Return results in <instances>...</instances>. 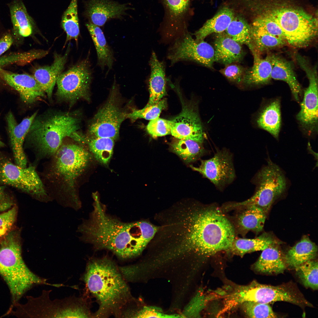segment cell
<instances>
[{
	"label": "cell",
	"instance_id": "2e32d148",
	"mask_svg": "<svg viewBox=\"0 0 318 318\" xmlns=\"http://www.w3.org/2000/svg\"><path fill=\"white\" fill-rule=\"evenodd\" d=\"M190 167L208 179L219 190L231 183L236 178L233 155L226 149L217 151L210 159L201 160L198 167Z\"/></svg>",
	"mask_w": 318,
	"mask_h": 318
},
{
	"label": "cell",
	"instance_id": "603a6c76",
	"mask_svg": "<svg viewBox=\"0 0 318 318\" xmlns=\"http://www.w3.org/2000/svg\"><path fill=\"white\" fill-rule=\"evenodd\" d=\"M272 68L271 79L283 81L289 85L295 100L299 102L301 87L295 75L293 66L289 61L277 55H270Z\"/></svg>",
	"mask_w": 318,
	"mask_h": 318
},
{
	"label": "cell",
	"instance_id": "52a82bcc",
	"mask_svg": "<svg viewBox=\"0 0 318 318\" xmlns=\"http://www.w3.org/2000/svg\"><path fill=\"white\" fill-rule=\"evenodd\" d=\"M225 301L230 309L248 301L267 304L284 301L301 307L313 306L292 283L274 286L255 281L247 285L236 288L226 296Z\"/></svg>",
	"mask_w": 318,
	"mask_h": 318
},
{
	"label": "cell",
	"instance_id": "4fadbf2b",
	"mask_svg": "<svg viewBox=\"0 0 318 318\" xmlns=\"http://www.w3.org/2000/svg\"><path fill=\"white\" fill-rule=\"evenodd\" d=\"M116 86L111 95L98 110L89 125L88 132L92 137H103L115 140L119 136L120 126L126 118V113L120 107L115 95Z\"/></svg>",
	"mask_w": 318,
	"mask_h": 318
},
{
	"label": "cell",
	"instance_id": "4dcf8cb0",
	"mask_svg": "<svg viewBox=\"0 0 318 318\" xmlns=\"http://www.w3.org/2000/svg\"><path fill=\"white\" fill-rule=\"evenodd\" d=\"M257 124L259 127L278 139L281 125L279 100H273L264 107L258 117Z\"/></svg>",
	"mask_w": 318,
	"mask_h": 318
},
{
	"label": "cell",
	"instance_id": "d6a6232c",
	"mask_svg": "<svg viewBox=\"0 0 318 318\" xmlns=\"http://www.w3.org/2000/svg\"><path fill=\"white\" fill-rule=\"evenodd\" d=\"M86 26L90 33L96 50L97 64L103 69L107 66L109 70L114 62L113 52L108 44L102 30L97 26L89 22Z\"/></svg>",
	"mask_w": 318,
	"mask_h": 318
},
{
	"label": "cell",
	"instance_id": "74e56055",
	"mask_svg": "<svg viewBox=\"0 0 318 318\" xmlns=\"http://www.w3.org/2000/svg\"><path fill=\"white\" fill-rule=\"evenodd\" d=\"M86 142L97 161L104 164L108 163L113 154L114 140L108 138L92 137Z\"/></svg>",
	"mask_w": 318,
	"mask_h": 318
},
{
	"label": "cell",
	"instance_id": "f5cc1de1",
	"mask_svg": "<svg viewBox=\"0 0 318 318\" xmlns=\"http://www.w3.org/2000/svg\"><path fill=\"white\" fill-rule=\"evenodd\" d=\"M5 146L4 143L0 139V147H2Z\"/></svg>",
	"mask_w": 318,
	"mask_h": 318
},
{
	"label": "cell",
	"instance_id": "d6986e66",
	"mask_svg": "<svg viewBox=\"0 0 318 318\" xmlns=\"http://www.w3.org/2000/svg\"><path fill=\"white\" fill-rule=\"evenodd\" d=\"M0 76L4 82L18 92L25 104H32L46 96L33 76L15 73L0 68Z\"/></svg>",
	"mask_w": 318,
	"mask_h": 318
},
{
	"label": "cell",
	"instance_id": "d590c367",
	"mask_svg": "<svg viewBox=\"0 0 318 318\" xmlns=\"http://www.w3.org/2000/svg\"><path fill=\"white\" fill-rule=\"evenodd\" d=\"M77 0H71L62 16L61 26L67 35L65 44L72 39L77 42L80 34Z\"/></svg>",
	"mask_w": 318,
	"mask_h": 318
},
{
	"label": "cell",
	"instance_id": "5b68a950",
	"mask_svg": "<svg viewBox=\"0 0 318 318\" xmlns=\"http://www.w3.org/2000/svg\"><path fill=\"white\" fill-rule=\"evenodd\" d=\"M83 279L88 289L99 301L97 316L116 307L128 295V288L118 269L106 258L90 261Z\"/></svg>",
	"mask_w": 318,
	"mask_h": 318
},
{
	"label": "cell",
	"instance_id": "83f0119b",
	"mask_svg": "<svg viewBox=\"0 0 318 318\" xmlns=\"http://www.w3.org/2000/svg\"><path fill=\"white\" fill-rule=\"evenodd\" d=\"M235 16L233 10L226 6L221 9L212 18L207 20L194 34L197 40H203L213 34L224 32Z\"/></svg>",
	"mask_w": 318,
	"mask_h": 318
},
{
	"label": "cell",
	"instance_id": "f907efd6",
	"mask_svg": "<svg viewBox=\"0 0 318 318\" xmlns=\"http://www.w3.org/2000/svg\"><path fill=\"white\" fill-rule=\"evenodd\" d=\"M307 149L309 153L314 156V158L317 162L318 156L317 153H315L312 149L309 143H308L307 146Z\"/></svg>",
	"mask_w": 318,
	"mask_h": 318
},
{
	"label": "cell",
	"instance_id": "ffe728a7",
	"mask_svg": "<svg viewBox=\"0 0 318 318\" xmlns=\"http://www.w3.org/2000/svg\"><path fill=\"white\" fill-rule=\"evenodd\" d=\"M130 8L112 0H87L85 3V15L90 22L102 26L112 19L122 18Z\"/></svg>",
	"mask_w": 318,
	"mask_h": 318
},
{
	"label": "cell",
	"instance_id": "cb8c5ba5",
	"mask_svg": "<svg viewBox=\"0 0 318 318\" xmlns=\"http://www.w3.org/2000/svg\"><path fill=\"white\" fill-rule=\"evenodd\" d=\"M272 245L262 251L260 256L253 265L256 271L267 274L283 273L286 268L285 256L278 246Z\"/></svg>",
	"mask_w": 318,
	"mask_h": 318
},
{
	"label": "cell",
	"instance_id": "ee69618b",
	"mask_svg": "<svg viewBox=\"0 0 318 318\" xmlns=\"http://www.w3.org/2000/svg\"><path fill=\"white\" fill-rule=\"evenodd\" d=\"M165 4L171 15L175 26V18L182 16L188 8L189 0H163Z\"/></svg>",
	"mask_w": 318,
	"mask_h": 318
},
{
	"label": "cell",
	"instance_id": "1f68e13d",
	"mask_svg": "<svg viewBox=\"0 0 318 318\" xmlns=\"http://www.w3.org/2000/svg\"><path fill=\"white\" fill-rule=\"evenodd\" d=\"M245 207L237 216L236 222L238 229L243 232L249 231L256 233L263 230L266 215L260 208L254 206Z\"/></svg>",
	"mask_w": 318,
	"mask_h": 318
},
{
	"label": "cell",
	"instance_id": "44dd1931",
	"mask_svg": "<svg viewBox=\"0 0 318 318\" xmlns=\"http://www.w3.org/2000/svg\"><path fill=\"white\" fill-rule=\"evenodd\" d=\"M214 47V62L225 65L240 62L244 56L241 44L224 32L216 34Z\"/></svg>",
	"mask_w": 318,
	"mask_h": 318
},
{
	"label": "cell",
	"instance_id": "7c38bea8",
	"mask_svg": "<svg viewBox=\"0 0 318 318\" xmlns=\"http://www.w3.org/2000/svg\"><path fill=\"white\" fill-rule=\"evenodd\" d=\"M87 58L61 73L56 84V97L60 101L73 105L81 99L89 101L92 73Z\"/></svg>",
	"mask_w": 318,
	"mask_h": 318
},
{
	"label": "cell",
	"instance_id": "30bf717a",
	"mask_svg": "<svg viewBox=\"0 0 318 318\" xmlns=\"http://www.w3.org/2000/svg\"><path fill=\"white\" fill-rule=\"evenodd\" d=\"M0 186L13 187L41 202L47 203L52 200L34 167H20L0 151Z\"/></svg>",
	"mask_w": 318,
	"mask_h": 318
},
{
	"label": "cell",
	"instance_id": "9c48e42d",
	"mask_svg": "<svg viewBox=\"0 0 318 318\" xmlns=\"http://www.w3.org/2000/svg\"><path fill=\"white\" fill-rule=\"evenodd\" d=\"M264 15L278 24L286 42L294 47L307 46L317 35V20L302 10L281 8L269 11Z\"/></svg>",
	"mask_w": 318,
	"mask_h": 318
},
{
	"label": "cell",
	"instance_id": "836d02e7",
	"mask_svg": "<svg viewBox=\"0 0 318 318\" xmlns=\"http://www.w3.org/2000/svg\"><path fill=\"white\" fill-rule=\"evenodd\" d=\"M201 144L190 139L176 138L170 144V149L184 161L189 163L208 153Z\"/></svg>",
	"mask_w": 318,
	"mask_h": 318
},
{
	"label": "cell",
	"instance_id": "7dc6e473",
	"mask_svg": "<svg viewBox=\"0 0 318 318\" xmlns=\"http://www.w3.org/2000/svg\"><path fill=\"white\" fill-rule=\"evenodd\" d=\"M133 316L135 317H174L175 315L164 314L161 310L156 308L145 307Z\"/></svg>",
	"mask_w": 318,
	"mask_h": 318
},
{
	"label": "cell",
	"instance_id": "8fae6325",
	"mask_svg": "<svg viewBox=\"0 0 318 318\" xmlns=\"http://www.w3.org/2000/svg\"><path fill=\"white\" fill-rule=\"evenodd\" d=\"M51 290H43L40 296L28 297L25 306L26 315L34 317L85 318L89 316L81 299L72 296L61 299L51 300Z\"/></svg>",
	"mask_w": 318,
	"mask_h": 318
},
{
	"label": "cell",
	"instance_id": "7bdbcfd3",
	"mask_svg": "<svg viewBox=\"0 0 318 318\" xmlns=\"http://www.w3.org/2000/svg\"><path fill=\"white\" fill-rule=\"evenodd\" d=\"M173 122L159 117L150 121L146 127L148 133L155 138L171 134Z\"/></svg>",
	"mask_w": 318,
	"mask_h": 318
},
{
	"label": "cell",
	"instance_id": "7402d4cb",
	"mask_svg": "<svg viewBox=\"0 0 318 318\" xmlns=\"http://www.w3.org/2000/svg\"><path fill=\"white\" fill-rule=\"evenodd\" d=\"M68 52L63 55L55 54L51 65L40 67L34 72L33 76L49 99H52L57 78L66 63Z\"/></svg>",
	"mask_w": 318,
	"mask_h": 318
},
{
	"label": "cell",
	"instance_id": "f1b7e54d",
	"mask_svg": "<svg viewBox=\"0 0 318 318\" xmlns=\"http://www.w3.org/2000/svg\"><path fill=\"white\" fill-rule=\"evenodd\" d=\"M254 63L252 67L246 71L243 82L249 85H259L268 83L271 79L272 65L270 55L261 58L257 52L252 54Z\"/></svg>",
	"mask_w": 318,
	"mask_h": 318
},
{
	"label": "cell",
	"instance_id": "db71d44e",
	"mask_svg": "<svg viewBox=\"0 0 318 318\" xmlns=\"http://www.w3.org/2000/svg\"><path fill=\"white\" fill-rule=\"evenodd\" d=\"M1 237V236H0V237Z\"/></svg>",
	"mask_w": 318,
	"mask_h": 318
},
{
	"label": "cell",
	"instance_id": "277c9868",
	"mask_svg": "<svg viewBox=\"0 0 318 318\" xmlns=\"http://www.w3.org/2000/svg\"><path fill=\"white\" fill-rule=\"evenodd\" d=\"M81 123L80 116L76 113L48 111L36 116L25 140L42 156L49 157L55 154L66 137L80 142L85 141L78 133Z\"/></svg>",
	"mask_w": 318,
	"mask_h": 318
},
{
	"label": "cell",
	"instance_id": "60d3db41",
	"mask_svg": "<svg viewBox=\"0 0 318 318\" xmlns=\"http://www.w3.org/2000/svg\"><path fill=\"white\" fill-rule=\"evenodd\" d=\"M245 314L249 317L275 318L277 316L269 304L253 301L241 304Z\"/></svg>",
	"mask_w": 318,
	"mask_h": 318
},
{
	"label": "cell",
	"instance_id": "f546056e",
	"mask_svg": "<svg viewBox=\"0 0 318 318\" xmlns=\"http://www.w3.org/2000/svg\"><path fill=\"white\" fill-rule=\"evenodd\" d=\"M279 243L271 234L264 233L254 238H235L228 252L242 256L247 253L262 251L272 245Z\"/></svg>",
	"mask_w": 318,
	"mask_h": 318
},
{
	"label": "cell",
	"instance_id": "e0dca14e",
	"mask_svg": "<svg viewBox=\"0 0 318 318\" xmlns=\"http://www.w3.org/2000/svg\"><path fill=\"white\" fill-rule=\"evenodd\" d=\"M36 111L30 116L18 123L11 111L7 114L6 121L10 147L14 160L17 165L22 167H27V160L24 150V144L31 126L37 115Z\"/></svg>",
	"mask_w": 318,
	"mask_h": 318
},
{
	"label": "cell",
	"instance_id": "484cf974",
	"mask_svg": "<svg viewBox=\"0 0 318 318\" xmlns=\"http://www.w3.org/2000/svg\"><path fill=\"white\" fill-rule=\"evenodd\" d=\"M8 5L14 34L21 37L31 35L34 22L22 0H13Z\"/></svg>",
	"mask_w": 318,
	"mask_h": 318
},
{
	"label": "cell",
	"instance_id": "6da1fadb",
	"mask_svg": "<svg viewBox=\"0 0 318 318\" xmlns=\"http://www.w3.org/2000/svg\"><path fill=\"white\" fill-rule=\"evenodd\" d=\"M235 238L234 226L219 208L196 202L165 209L156 234L158 246L169 255L193 253L205 257L228 252Z\"/></svg>",
	"mask_w": 318,
	"mask_h": 318
},
{
	"label": "cell",
	"instance_id": "8992f818",
	"mask_svg": "<svg viewBox=\"0 0 318 318\" xmlns=\"http://www.w3.org/2000/svg\"><path fill=\"white\" fill-rule=\"evenodd\" d=\"M0 275L8 284L14 299H18L26 291L36 285L46 284L47 280L33 273L22 257L18 236L14 232L6 235L0 246Z\"/></svg>",
	"mask_w": 318,
	"mask_h": 318
},
{
	"label": "cell",
	"instance_id": "ac0fdd59",
	"mask_svg": "<svg viewBox=\"0 0 318 318\" xmlns=\"http://www.w3.org/2000/svg\"><path fill=\"white\" fill-rule=\"evenodd\" d=\"M172 121L171 134L176 138L190 139L201 144L203 142L201 122L193 107L183 104L181 112Z\"/></svg>",
	"mask_w": 318,
	"mask_h": 318
},
{
	"label": "cell",
	"instance_id": "5bb4252c",
	"mask_svg": "<svg viewBox=\"0 0 318 318\" xmlns=\"http://www.w3.org/2000/svg\"><path fill=\"white\" fill-rule=\"evenodd\" d=\"M168 57L172 64L181 61H191L213 69L214 50L204 40H197L185 32L175 40L169 50Z\"/></svg>",
	"mask_w": 318,
	"mask_h": 318
},
{
	"label": "cell",
	"instance_id": "d4e9b609",
	"mask_svg": "<svg viewBox=\"0 0 318 318\" xmlns=\"http://www.w3.org/2000/svg\"><path fill=\"white\" fill-rule=\"evenodd\" d=\"M151 72L149 80L150 97L147 105L155 104L160 101L166 92L165 67L154 52L149 62Z\"/></svg>",
	"mask_w": 318,
	"mask_h": 318
},
{
	"label": "cell",
	"instance_id": "8d00e7d4",
	"mask_svg": "<svg viewBox=\"0 0 318 318\" xmlns=\"http://www.w3.org/2000/svg\"><path fill=\"white\" fill-rule=\"evenodd\" d=\"M250 27L252 43L258 53L280 47L286 42L284 39L273 36L259 28Z\"/></svg>",
	"mask_w": 318,
	"mask_h": 318
},
{
	"label": "cell",
	"instance_id": "4316f807",
	"mask_svg": "<svg viewBox=\"0 0 318 318\" xmlns=\"http://www.w3.org/2000/svg\"><path fill=\"white\" fill-rule=\"evenodd\" d=\"M317 251L316 244L308 237L304 236L284 255L286 265L295 268L308 261L314 259Z\"/></svg>",
	"mask_w": 318,
	"mask_h": 318
},
{
	"label": "cell",
	"instance_id": "f6af8a7d",
	"mask_svg": "<svg viewBox=\"0 0 318 318\" xmlns=\"http://www.w3.org/2000/svg\"><path fill=\"white\" fill-rule=\"evenodd\" d=\"M219 70L220 72L229 80L237 83L243 81L246 70L242 67L230 64L226 65Z\"/></svg>",
	"mask_w": 318,
	"mask_h": 318
},
{
	"label": "cell",
	"instance_id": "bcb514c9",
	"mask_svg": "<svg viewBox=\"0 0 318 318\" xmlns=\"http://www.w3.org/2000/svg\"><path fill=\"white\" fill-rule=\"evenodd\" d=\"M16 213V208L13 206L0 213V235L1 237L5 235L13 224Z\"/></svg>",
	"mask_w": 318,
	"mask_h": 318
},
{
	"label": "cell",
	"instance_id": "7a4b0ae2",
	"mask_svg": "<svg viewBox=\"0 0 318 318\" xmlns=\"http://www.w3.org/2000/svg\"><path fill=\"white\" fill-rule=\"evenodd\" d=\"M93 209L88 219H83L77 231L79 240L97 250H110L119 257L128 259L141 254L156 232L158 227L144 220L120 221L107 214L98 196L93 195Z\"/></svg>",
	"mask_w": 318,
	"mask_h": 318
},
{
	"label": "cell",
	"instance_id": "681fc988",
	"mask_svg": "<svg viewBox=\"0 0 318 318\" xmlns=\"http://www.w3.org/2000/svg\"><path fill=\"white\" fill-rule=\"evenodd\" d=\"M13 42L12 36L6 34L0 38V56L11 47Z\"/></svg>",
	"mask_w": 318,
	"mask_h": 318
},
{
	"label": "cell",
	"instance_id": "ab89813d",
	"mask_svg": "<svg viewBox=\"0 0 318 318\" xmlns=\"http://www.w3.org/2000/svg\"><path fill=\"white\" fill-rule=\"evenodd\" d=\"M167 106L166 100L162 99L155 104L146 105L141 109H132L130 112L127 113L126 118L134 121L140 118L150 120H153L159 117L162 111L166 108Z\"/></svg>",
	"mask_w": 318,
	"mask_h": 318
},
{
	"label": "cell",
	"instance_id": "f35d334b",
	"mask_svg": "<svg viewBox=\"0 0 318 318\" xmlns=\"http://www.w3.org/2000/svg\"><path fill=\"white\" fill-rule=\"evenodd\" d=\"M296 273L303 285L314 290L318 289V262L308 261L295 268Z\"/></svg>",
	"mask_w": 318,
	"mask_h": 318
},
{
	"label": "cell",
	"instance_id": "3957f363",
	"mask_svg": "<svg viewBox=\"0 0 318 318\" xmlns=\"http://www.w3.org/2000/svg\"><path fill=\"white\" fill-rule=\"evenodd\" d=\"M53 156L49 175L60 188L53 197L64 207L77 211L82 204L75 188L76 183L89 163L90 154L81 145L69 143L62 144Z\"/></svg>",
	"mask_w": 318,
	"mask_h": 318
},
{
	"label": "cell",
	"instance_id": "ba28073f",
	"mask_svg": "<svg viewBox=\"0 0 318 318\" xmlns=\"http://www.w3.org/2000/svg\"><path fill=\"white\" fill-rule=\"evenodd\" d=\"M253 182L256 186L253 196L243 202L230 204L228 207L233 208L254 206L260 208L267 215L274 201L286 190L285 176L279 166L268 159L267 164L255 175Z\"/></svg>",
	"mask_w": 318,
	"mask_h": 318
},
{
	"label": "cell",
	"instance_id": "e575fe53",
	"mask_svg": "<svg viewBox=\"0 0 318 318\" xmlns=\"http://www.w3.org/2000/svg\"><path fill=\"white\" fill-rule=\"evenodd\" d=\"M224 32L231 39L241 45H246L252 53L256 52L252 42L250 26L242 16H235Z\"/></svg>",
	"mask_w": 318,
	"mask_h": 318
},
{
	"label": "cell",
	"instance_id": "9a60e30c",
	"mask_svg": "<svg viewBox=\"0 0 318 318\" xmlns=\"http://www.w3.org/2000/svg\"><path fill=\"white\" fill-rule=\"evenodd\" d=\"M298 64L305 73L309 84L304 91V98L300 104L301 109L297 115V118L302 127L310 134L317 130V71L316 66H311L306 59L300 60Z\"/></svg>",
	"mask_w": 318,
	"mask_h": 318
},
{
	"label": "cell",
	"instance_id": "816d5d0a",
	"mask_svg": "<svg viewBox=\"0 0 318 318\" xmlns=\"http://www.w3.org/2000/svg\"><path fill=\"white\" fill-rule=\"evenodd\" d=\"M6 65V63L3 57H0V68ZM3 81L2 80L0 76V86L1 84Z\"/></svg>",
	"mask_w": 318,
	"mask_h": 318
},
{
	"label": "cell",
	"instance_id": "c3c4849f",
	"mask_svg": "<svg viewBox=\"0 0 318 318\" xmlns=\"http://www.w3.org/2000/svg\"><path fill=\"white\" fill-rule=\"evenodd\" d=\"M14 201L7 187L0 186V212L6 211L13 206Z\"/></svg>",
	"mask_w": 318,
	"mask_h": 318
},
{
	"label": "cell",
	"instance_id": "b9f144b4",
	"mask_svg": "<svg viewBox=\"0 0 318 318\" xmlns=\"http://www.w3.org/2000/svg\"><path fill=\"white\" fill-rule=\"evenodd\" d=\"M251 26L285 40L284 32L278 24L274 20L264 14L255 19Z\"/></svg>",
	"mask_w": 318,
	"mask_h": 318
}]
</instances>
